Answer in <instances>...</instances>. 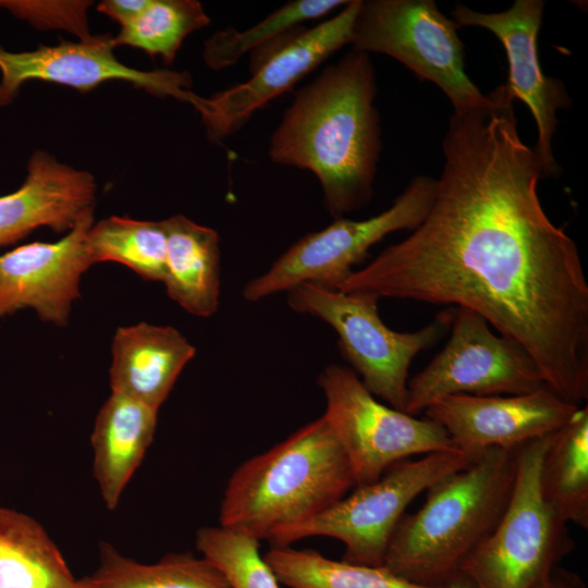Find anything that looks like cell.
<instances>
[{
    "mask_svg": "<svg viewBox=\"0 0 588 588\" xmlns=\"http://www.w3.org/2000/svg\"><path fill=\"white\" fill-rule=\"evenodd\" d=\"M514 101L501 84L486 103L453 112L426 217L336 290L470 309L581 406L588 282L576 243L542 207L541 164L519 136Z\"/></svg>",
    "mask_w": 588,
    "mask_h": 588,
    "instance_id": "cell-1",
    "label": "cell"
},
{
    "mask_svg": "<svg viewBox=\"0 0 588 588\" xmlns=\"http://www.w3.org/2000/svg\"><path fill=\"white\" fill-rule=\"evenodd\" d=\"M376 93L369 54L352 49L295 94L270 138L272 162L313 172L334 219L373 194L381 150Z\"/></svg>",
    "mask_w": 588,
    "mask_h": 588,
    "instance_id": "cell-2",
    "label": "cell"
},
{
    "mask_svg": "<svg viewBox=\"0 0 588 588\" xmlns=\"http://www.w3.org/2000/svg\"><path fill=\"white\" fill-rule=\"evenodd\" d=\"M516 450L488 449L465 468L433 483L422 506L400 518L382 565L416 585L449 586L509 503Z\"/></svg>",
    "mask_w": 588,
    "mask_h": 588,
    "instance_id": "cell-3",
    "label": "cell"
},
{
    "mask_svg": "<svg viewBox=\"0 0 588 588\" xmlns=\"http://www.w3.org/2000/svg\"><path fill=\"white\" fill-rule=\"evenodd\" d=\"M352 487L348 458L322 415L234 470L221 502L220 526L267 540L322 513Z\"/></svg>",
    "mask_w": 588,
    "mask_h": 588,
    "instance_id": "cell-4",
    "label": "cell"
},
{
    "mask_svg": "<svg viewBox=\"0 0 588 588\" xmlns=\"http://www.w3.org/2000/svg\"><path fill=\"white\" fill-rule=\"evenodd\" d=\"M553 433L517 448L509 503L460 572L473 588H532L574 549L567 523L547 503L540 488L541 462Z\"/></svg>",
    "mask_w": 588,
    "mask_h": 588,
    "instance_id": "cell-5",
    "label": "cell"
},
{
    "mask_svg": "<svg viewBox=\"0 0 588 588\" xmlns=\"http://www.w3.org/2000/svg\"><path fill=\"white\" fill-rule=\"evenodd\" d=\"M475 458L462 452H434L416 461H400L376 481L356 487L317 516L279 529L267 540L272 547H289L299 539L327 536L344 543L342 561L381 566L389 539L409 503Z\"/></svg>",
    "mask_w": 588,
    "mask_h": 588,
    "instance_id": "cell-6",
    "label": "cell"
},
{
    "mask_svg": "<svg viewBox=\"0 0 588 588\" xmlns=\"http://www.w3.org/2000/svg\"><path fill=\"white\" fill-rule=\"evenodd\" d=\"M287 292L294 311L320 318L335 330L340 350L364 387L390 407L404 412L412 360L437 341L442 327L450 324L449 311L415 332H396L381 320L379 297L373 294L329 290L313 283H302Z\"/></svg>",
    "mask_w": 588,
    "mask_h": 588,
    "instance_id": "cell-7",
    "label": "cell"
},
{
    "mask_svg": "<svg viewBox=\"0 0 588 588\" xmlns=\"http://www.w3.org/2000/svg\"><path fill=\"white\" fill-rule=\"evenodd\" d=\"M457 28L432 0H362L351 46L396 59L437 85L454 111H462L486 103L487 95L465 72V48Z\"/></svg>",
    "mask_w": 588,
    "mask_h": 588,
    "instance_id": "cell-8",
    "label": "cell"
},
{
    "mask_svg": "<svg viewBox=\"0 0 588 588\" xmlns=\"http://www.w3.org/2000/svg\"><path fill=\"white\" fill-rule=\"evenodd\" d=\"M318 384L326 397L323 416L345 451L355 487L413 455L460 452L440 425L381 404L344 366L326 367Z\"/></svg>",
    "mask_w": 588,
    "mask_h": 588,
    "instance_id": "cell-9",
    "label": "cell"
},
{
    "mask_svg": "<svg viewBox=\"0 0 588 588\" xmlns=\"http://www.w3.org/2000/svg\"><path fill=\"white\" fill-rule=\"evenodd\" d=\"M436 184L430 176H416L381 213L365 220L336 218L327 228L306 234L267 272L249 281L243 297L256 302L302 283L336 290L372 245L390 233L413 231L420 224L432 204Z\"/></svg>",
    "mask_w": 588,
    "mask_h": 588,
    "instance_id": "cell-10",
    "label": "cell"
},
{
    "mask_svg": "<svg viewBox=\"0 0 588 588\" xmlns=\"http://www.w3.org/2000/svg\"><path fill=\"white\" fill-rule=\"evenodd\" d=\"M449 314L448 343L407 382L406 414L416 416L448 395H517L549 388L532 357L497 335L482 316L463 307Z\"/></svg>",
    "mask_w": 588,
    "mask_h": 588,
    "instance_id": "cell-11",
    "label": "cell"
},
{
    "mask_svg": "<svg viewBox=\"0 0 588 588\" xmlns=\"http://www.w3.org/2000/svg\"><path fill=\"white\" fill-rule=\"evenodd\" d=\"M360 1H347L329 20L311 28L301 26L252 51L250 77L205 98L198 113L208 136L220 140L236 132L257 110L289 91L335 51L351 45Z\"/></svg>",
    "mask_w": 588,
    "mask_h": 588,
    "instance_id": "cell-12",
    "label": "cell"
},
{
    "mask_svg": "<svg viewBox=\"0 0 588 588\" xmlns=\"http://www.w3.org/2000/svg\"><path fill=\"white\" fill-rule=\"evenodd\" d=\"M112 36H91L78 42L11 52L0 47V107L12 102L24 83L39 79L89 91L109 81L130 82L158 97H173L197 111L204 98L192 93L191 75L169 70L140 71L121 63L113 53Z\"/></svg>",
    "mask_w": 588,
    "mask_h": 588,
    "instance_id": "cell-13",
    "label": "cell"
},
{
    "mask_svg": "<svg viewBox=\"0 0 588 588\" xmlns=\"http://www.w3.org/2000/svg\"><path fill=\"white\" fill-rule=\"evenodd\" d=\"M580 406L550 388L517 395L441 397L425 409L460 452L475 458L491 448L515 450L562 428Z\"/></svg>",
    "mask_w": 588,
    "mask_h": 588,
    "instance_id": "cell-14",
    "label": "cell"
},
{
    "mask_svg": "<svg viewBox=\"0 0 588 588\" xmlns=\"http://www.w3.org/2000/svg\"><path fill=\"white\" fill-rule=\"evenodd\" d=\"M544 1L516 0L510 9L498 13L477 12L457 4L453 21L460 26H477L490 30L501 41L509 62L505 83L514 99L523 101L536 121L538 139L534 148L542 176H556L560 168L554 159L552 138L558 125L556 112L565 109L569 98L561 81L546 76L541 70L537 38L541 27Z\"/></svg>",
    "mask_w": 588,
    "mask_h": 588,
    "instance_id": "cell-15",
    "label": "cell"
},
{
    "mask_svg": "<svg viewBox=\"0 0 588 588\" xmlns=\"http://www.w3.org/2000/svg\"><path fill=\"white\" fill-rule=\"evenodd\" d=\"M94 209L54 243L33 242L0 255V318L32 308L38 318L68 324L83 273L93 266L87 235Z\"/></svg>",
    "mask_w": 588,
    "mask_h": 588,
    "instance_id": "cell-16",
    "label": "cell"
},
{
    "mask_svg": "<svg viewBox=\"0 0 588 588\" xmlns=\"http://www.w3.org/2000/svg\"><path fill=\"white\" fill-rule=\"evenodd\" d=\"M96 191L88 171L62 163L47 151H35L23 184L0 196V247L41 226L68 233L85 212L94 209Z\"/></svg>",
    "mask_w": 588,
    "mask_h": 588,
    "instance_id": "cell-17",
    "label": "cell"
},
{
    "mask_svg": "<svg viewBox=\"0 0 588 588\" xmlns=\"http://www.w3.org/2000/svg\"><path fill=\"white\" fill-rule=\"evenodd\" d=\"M195 352L173 327L147 322L120 327L112 341L111 392L159 409Z\"/></svg>",
    "mask_w": 588,
    "mask_h": 588,
    "instance_id": "cell-18",
    "label": "cell"
},
{
    "mask_svg": "<svg viewBox=\"0 0 588 588\" xmlns=\"http://www.w3.org/2000/svg\"><path fill=\"white\" fill-rule=\"evenodd\" d=\"M158 409L111 392L96 417L90 436L94 476L109 510L142 463L157 425Z\"/></svg>",
    "mask_w": 588,
    "mask_h": 588,
    "instance_id": "cell-19",
    "label": "cell"
},
{
    "mask_svg": "<svg viewBox=\"0 0 588 588\" xmlns=\"http://www.w3.org/2000/svg\"><path fill=\"white\" fill-rule=\"evenodd\" d=\"M162 222L167 234L162 282L169 297L192 315H213L220 295L218 233L184 215H174Z\"/></svg>",
    "mask_w": 588,
    "mask_h": 588,
    "instance_id": "cell-20",
    "label": "cell"
},
{
    "mask_svg": "<svg viewBox=\"0 0 588 588\" xmlns=\"http://www.w3.org/2000/svg\"><path fill=\"white\" fill-rule=\"evenodd\" d=\"M76 583L42 526L0 506V588H75Z\"/></svg>",
    "mask_w": 588,
    "mask_h": 588,
    "instance_id": "cell-21",
    "label": "cell"
},
{
    "mask_svg": "<svg viewBox=\"0 0 588 588\" xmlns=\"http://www.w3.org/2000/svg\"><path fill=\"white\" fill-rule=\"evenodd\" d=\"M543 499L565 522L588 529V407L550 440L540 468Z\"/></svg>",
    "mask_w": 588,
    "mask_h": 588,
    "instance_id": "cell-22",
    "label": "cell"
},
{
    "mask_svg": "<svg viewBox=\"0 0 588 588\" xmlns=\"http://www.w3.org/2000/svg\"><path fill=\"white\" fill-rule=\"evenodd\" d=\"M87 578L91 588H231L222 573L203 556L170 554L144 564L109 543L100 546L99 565Z\"/></svg>",
    "mask_w": 588,
    "mask_h": 588,
    "instance_id": "cell-23",
    "label": "cell"
},
{
    "mask_svg": "<svg viewBox=\"0 0 588 588\" xmlns=\"http://www.w3.org/2000/svg\"><path fill=\"white\" fill-rule=\"evenodd\" d=\"M264 560L289 588H450L407 581L383 565L367 566L330 560L310 549L272 547Z\"/></svg>",
    "mask_w": 588,
    "mask_h": 588,
    "instance_id": "cell-24",
    "label": "cell"
},
{
    "mask_svg": "<svg viewBox=\"0 0 588 588\" xmlns=\"http://www.w3.org/2000/svg\"><path fill=\"white\" fill-rule=\"evenodd\" d=\"M93 264L115 261L149 281H163L167 234L162 221L112 216L94 223L87 235Z\"/></svg>",
    "mask_w": 588,
    "mask_h": 588,
    "instance_id": "cell-25",
    "label": "cell"
},
{
    "mask_svg": "<svg viewBox=\"0 0 588 588\" xmlns=\"http://www.w3.org/2000/svg\"><path fill=\"white\" fill-rule=\"evenodd\" d=\"M344 0H294L286 2L249 28L235 27L216 32L204 44L207 66L222 70L234 65L241 57L293 32L304 22L320 19L345 5Z\"/></svg>",
    "mask_w": 588,
    "mask_h": 588,
    "instance_id": "cell-26",
    "label": "cell"
},
{
    "mask_svg": "<svg viewBox=\"0 0 588 588\" xmlns=\"http://www.w3.org/2000/svg\"><path fill=\"white\" fill-rule=\"evenodd\" d=\"M210 19L196 0H149L148 4L112 37L114 47L126 45L171 64L184 39L209 25Z\"/></svg>",
    "mask_w": 588,
    "mask_h": 588,
    "instance_id": "cell-27",
    "label": "cell"
},
{
    "mask_svg": "<svg viewBox=\"0 0 588 588\" xmlns=\"http://www.w3.org/2000/svg\"><path fill=\"white\" fill-rule=\"evenodd\" d=\"M196 547L231 588H280L259 553V540L250 535L223 526L204 527L197 531Z\"/></svg>",
    "mask_w": 588,
    "mask_h": 588,
    "instance_id": "cell-28",
    "label": "cell"
},
{
    "mask_svg": "<svg viewBox=\"0 0 588 588\" xmlns=\"http://www.w3.org/2000/svg\"><path fill=\"white\" fill-rule=\"evenodd\" d=\"M89 1L0 0V8L38 28H64L81 40L91 37L86 11Z\"/></svg>",
    "mask_w": 588,
    "mask_h": 588,
    "instance_id": "cell-29",
    "label": "cell"
},
{
    "mask_svg": "<svg viewBox=\"0 0 588 588\" xmlns=\"http://www.w3.org/2000/svg\"><path fill=\"white\" fill-rule=\"evenodd\" d=\"M148 1L149 0H105L98 4L97 10L123 27L148 4Z\"/></svg>",
    "mask_w": 588,
    "mask_h": 588,
    "instance_id": "cell-30",
    "label": "cell"
},
{
    "mask_svg": "<svg viewBox=\"0 0 588 588\" xmlns=\"http://www.w3.org/2000/svg\"><path fill=\"white\" fill-rule=\"evenodd\" d=\"M532 588H583V586L576 581L575 576H569L556 567L547 578Z\"/></svg>",
    "mask_w": 588,
    "mask_h": 588,
    "instance_id": "cell-31",
    "label": "cell"
},
{
    "mask_svg": "<svg viewBox=\"0 0 588 588\" xmlns=\"http://www.w3.org/2000/svg\"><path fill=\"white\" fill-rule=\"evenodd\" d=\"M450 588H473L470 583L463 576H458L449 585Z\"/></svg>",
    "mask_w": 588,
    "mask_h": 588,
    "instance_id": "cell-32",
    "label": "cell"
},
{
    "mask_svg": "<svg viewBox=\"0 0 588 588\" xmlns=\"http://www.w3.org/2000/svg\"><path fill=\"white\" fill-rule=\"evenodd\" d=\"M75 588H91L88 578L84 577L83 579L77 580Z\"/></svg>",
    "mask_w": 588,
    "mask_h": 588,
    "instance_id": "cell-33",
    "label": "cell"
}]
</instances>
